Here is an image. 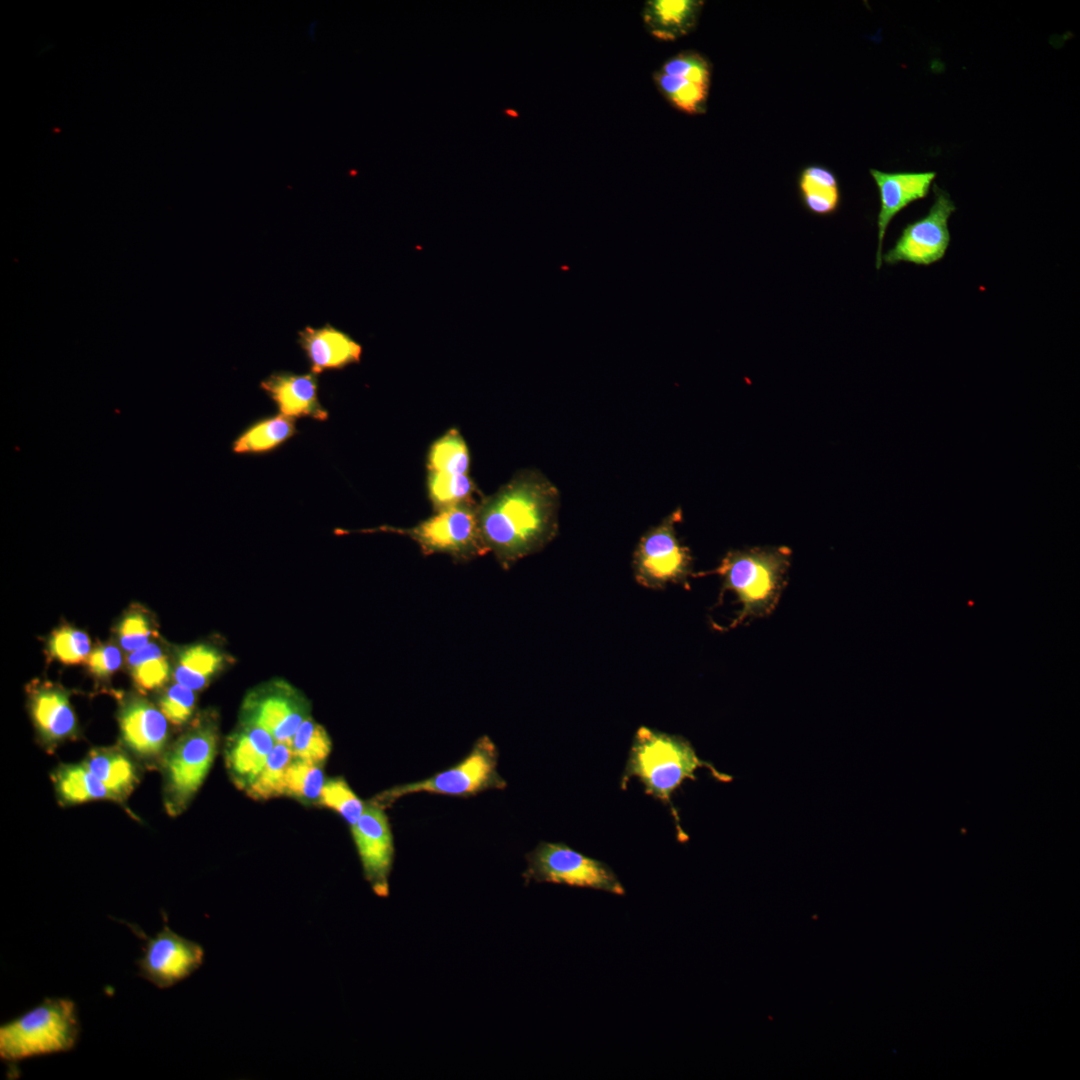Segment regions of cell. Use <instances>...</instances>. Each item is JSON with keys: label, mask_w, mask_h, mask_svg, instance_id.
Returning <instances> with one entry per match:
<instances>
[{"label": "cell", "mask_w": 1080, "mask_h": 1080, "mask_svg": "<svg viewBox=\"0 0 1080 1080\" xmlns=\"http://www.w3.org/2000/svg\"><path fill=\"white\" fill-rule=\"evenodd\" d=\"M331 746L326 730L309 717L300 724L290 744L294 758L318 765L326 760Z\"/></svg>", "instance_id": "obj_34"}, {"label": "cell", "mask_w": 1080, "mask_h": 1080, "mask_svg": "<svg viewBox=\"0 0 1080 1080\" xmlns=\"http://www.w3.org/2000/svg\"><path fill=\"white\" fill-rule=\"evenodd\" d=\"M428 494L434 511L463 503H475L477 491L469 474H445L428 471Z\"/></svg>", "instance_id": "obj_31"}, {"label": "cell", "mask_w": 1080, "mask_h": 1080, "mask_svg": "<svg viewBox=\"0 0 1080 1080\" xmlns=\"http://www.w3.org/2000/svg\"><path fill=\"white\" fill-rule=\"evenodd\" d=\"M242 716V724L263 728L276 743L290 747L295 732L308 717V705L291 686L277 681L247 695Z\"/></svg>", "instance_id": "obj_13"}, {"label": "cell", "mask_w": 1080, "mask_h": 1080, "mask_svg": "<svg viewBox=\"0 0 1080 1080\" xmlns=\"http://www.w3.org/2000/svg\"><path fill=\"white\" fill-rule=\"evenodd\" d=\"M658 70L665 74L685 77L701 86H709L710 68L708 62L697 53H678L666 60Z\"/></svg>", "instance_id": "obj_37"}, {"label": "cell", "mask_w": 1080, "mask_h": 1080, "mask_svg": "<svg viewBox=\"0 0 1080 1080\" xmlns=\"http://www.w3.org/2000/svg\"><path fill=\"white\" fill-rule=\"evenodd\" d=\"M275 740L263 728L242 724L228 737L225 763L234 784L246 790L262 771Z\"/></svg>", "instance_id": "obj_19"}, {"label": "cell", "mask_w": 1080, "mask_h": 1080, "mask_svg": "<svg viewBox=\"0 0 1080 1080\" xmlns=\"http://www.w3.org/2000/svg\"><path fill=\"white\" fill-rule=\"evenodd\" d=\"M79 1031L75 1003L67 998H46L1 1025L0 1057L12 1065L34 1056L67 1052L74 1048Z\"/></svg>", "instance_id": "obj_5"}, {"label": "cell", "mask_w": 1080, "mask_h": 1080, "mask_svg": "<svg viewBox=\"0 0 1080 1080\" xmlns=\"http://www.w3.org/2000/svg\"><path fill=\"white\" fill-rule=\"evenodd\" d=\"M525 884L554 883L624 895L625 888L604 862L588 857L564 843L541 842L526 855Z\"/></svg>", "instance_id": "obj_9"}, {"label": "cell", "mask_w": 1080, "mask_h": 1080, "mask_svg": "<svg viewBox=\"0 0 1080 1080\" xmlns=\"http://www.w3.org/2000/svg\"><path fill=\"white\" fill-rule=\"evenodd\" d=\"M29 716L40 744L53 752L79 737L78 719L69 691L58 683L33 680L26 687Z\"/></svg>", "instance_id": "obj_14"}, {"label": "cell", "mask_w": 1080, "mask_h": 1080, "mask_svg": "<svg viewBox=\"0 0 1080 1080\" xmlns=\"http://www.w3.org/2000/svg\"><path fill=\"white\" fill-rule=\"evenodd\" d=\"M798 185L801 200L812 214L826 216L837 210L840 191L837 178L829 169L817 165L806 167Z\"/></svg>", "instance_id": "obj_26"}, {"label": "cell", "mask_w": 1080, "mask_h": 1080, "mask_svg": "<svg viewBox=\"0 0 1080 1080\" xmlns=\"http://www.w3.org/2000/svg\"><path fill=\"white\" fill-rule=\"evenodd\" d=\"M298 343L315 375L359 363L363 351L349 334L328 323L319 328L306 326L298 332Z\"/></svg>", "instance_id": "obj_18"}, {"label": "cell", "mask_w": 1080, "mask_h": 1080, "mask_svg": "<svg viewBox=\"0 0 1080 1080\" xmlns=\"http://www.w3.org/2000/svg\"><path fill=\"white\" fill-rule=\"evenodd\" d=\"M497 758L495 744L488 736H482L458 764L427 779L386 790L373 802L383 807L404 795L418 792L470 796L491 788L502 789L506 783L497 771Z\"/></svg>", "instance_id": "obj_7"}, {"label": "cell", "mask_w": 1080, "mask_h": 1080, "mask_svg": "<svg viewBox=\"0 0 1080 1080\" xmlns=\"http://www.w3.org/2000/svg\"><path fill=\"white\" fill-rule=\"evenodd\" d=\"M293 758L292 750L287 744L275 743L262 771L246 789L247 794L255 800L285 795L284 775Z\"/></svg>", "instance_id": "obj_30"}, {"label": "cell", "mask_w": 1080, "mask_h": 1080, "mask_svg": "<svg viewBox=\"0 0 1080 1080\" xmlns=\"http://www.w3.org/2000/svg\"><path fill=\"white\" fill-rule=\"evenodd\" d=\"M125 665L134 687L143 695L165 687L173 669L167 648L158 638L129 653Z\"/></svg>", "instance_id": "obj_24"}, {"label": "cell", "mask_w": 1080, "mask_h": 1080, "mask_svg": "<svg viewBox=\"0 0 1080 1080\" xmlns=\"http://www.w3.org/2000/svg\"><path fill=\"white\" fill-rule=\"evenodd\" d=\"M560 495L541 472L523 470L477 504L483 540L503 569L541 551L558 532Z\"/></svg>", "instance_id": "obj_1"}, {"label": "cell", "mask_w": 1080, "mask_h": 1080, "mask_svg": "<svg viewBox=\"0 0 1080 1080\" xmlns=\"http://www.w3.org/2000/svg\"><path fill=\"white\" fill-rule=\"evenodd\" d=\"M172 676L174 681L194 691L201 690L226 664V656L207 643H196L177 650Z\"/></svg>", "instance_id": "obj_22"}, {"label": "cell", "mask_w": 1080, "mask_h": 1080, "mask_svg": "<svg viewBox=\"0 0 1080 1080\" xmlns=\"http://www.w3.org/2000/svg\"><path fill=\"white\" fill-rule=\"evenodd\" d=\"M429 472L469 474L470 453L460 432L453 428L433 442L427 457Z\"/></svg>", "instance_id": "obj_28"}, {"label": "cell", "mask_w": 1080, "mask_h": 1080, "mask_svg": "<svg viewBox=\"0 0 1080 1080\" xmlns=\"http://www.w3.org/2000/svg\"><path fill=\"white\" fill-rule=\"evenodd\" d=\"M131 929L143 936L144 954L137 961L139 975L160 989L168 988L194 973L204 961L203 947L171 930L167 922L154 936L147 937L140 930Z\"/></svg>", "instance_id": "obj_12"}, {"label": "cell", "mask_w": 1080, "mask_h": 1080, "mask_svg": "<svg viewBox=\"0 0 1080 1080\" xmlns=\"http://www.w3.org/2000/svg\"><path fill=\"white\" fill-rule=\"evenodd\" d=\"M46 649L53 660L64 665H77L85 663L92 650V644L85 631L70 624H64L50 633Z\"/></svg>", "instance_id": "obj_32"}, {"label": "cell", "mask_w": 1080, "mask_h": 1080, "mask_svg": "<svg viewBox=\"0 0 1080 1080\" xmlns=\"http://www.w3.org/2000/svg\"><path fill=\"white\" fill-rule=\"evenodd\" d=\"M934 195L928 213L902 229L893 247L882 255V262L928 266L945 256L950 244L948 220L956 207L949 194L937 185H934Z\"/></svg>", "instance_id": "obj_10"}, {"label": "cell", "mask_w": 1080, "mask_h": 1080, "mask_svg": "<svg viewBox=\"0 0 1080 1080\" xmlns=\"http://www.w3.org/2000/svg\"><path fill=\"white\" fill-rule=\"evenodd\" d=\"M880 197L877 216L878 245L876 269L882 266V247L886 230L892 219L911 203L925 198L936 178V172H883L871 169Z\"/></svg>", "instance_id": "obj_16"}, {"label": "cell", "mask_w": 1080, "mask_h": 1080, "mask_svg": "<svg viewBox=\"0 0 1080 1080\" xmlns=\"http://www.w3.org/2000/svg\"><path fill=\"white\" fill-rule=\"evenodd\" d=\"M392 532L412 539L425 555L445 554L455 561H470L489 552L478 522L477 503H463L435 511L410 528L381 526L363 532Z\"/></svg>", "instance_id": "obj_6"}, {"label": "cell", "mask_w": 1080, "mask_h": 1080, "mask_svg": "<svg viewBox=\"0 0 1080 1080\" xmlns=\"http://www.w3.org/2000/svg\"><path fill=\"white\" fill-rule=\"evenodd\" d=\"M58 802L63 806L112 800L106 786L83 763L60 764L51 773Z\"/></svg>", "instance_id": "obj_23"}, {"label": "cell", "mask_w": 1080, "mask_h": 1080, "mask_svg": "<svg viewBox=\"0 0 1080 1080\" xmlns=\"http://www.w3.org/2000/svg\"><path fill=\"white\" fill-rule=\"evenodd\" d=\"M319 802L338 812L350 825L357 822L364 809L363 802L342 778L324 783Z\"/></svg>", "instance_id": "obj_36"}, {"label": "cell", "mask_w": 1080, "mask_h": 1080, "mask_svg": "<svg viewBox=\"0 0 1080 1080\" xmlns=\"http://www.w3.org/2000/svg\"><path fill=\"white\" fill-rule=\"evenodd\" d=\"M653 79L659 92L675 108L697 114L704 110L708 87L696 84L685 77L665 74L657 70Z\"/></svg>", "instance_id": "obj_29"}, {"label": "cell", "mask_w": 1080, "mask_h": 1080, "mask_svg": "<svg viewBox=\"0 0 1080 1080\" xmlns=\"http://www.w3.org/2000/svg\"><path fill=\"white\" fill-rule=\"evenodd\" d=\"M219 741L218 721L204 712L166 750L160 762L163 800L170 816L181 814L204 782Z\"/></svg>", "instance_id": "obj_4"}, {"label": "cell", "mask_w": 1080, "mask_h": 1080, "mask_svg": "<svg viewBox=\"0 0 1080 1080\" xmlns=\"http://www.w3.org/2000/svg\"><path fill=\"white\" fill-rule=\"evenodd\" d=\"M700 768L708 769L720 782L732 780L730 775L701 759L684 737L641 726L633 737L620 786L625 790L629 780L637 778L647 795L669 807L677 839L684 843L689 837L681 826L672 796L685 780H695V772Z\"/></svg>", "instance_id": "obj_2"}, {"label": "cell", "mask_w": 1080, "mask_h": 1080, "mask_svg": "<svg viewBox=\"0 0 1080 1080\" xmlns=\"http://www.w3.org/2000/svg\"><path fill=\"white\" fill-rule=\"evenodd\" d=\"M82 763L112 793L115 802H125L139 784L140 763L123 746L92 748Z\"/></svg>", "instance_id": "obj_20"}, {"label": "cell", "mask_w": 1080, "mask_h": 1080, "mask_svg": "<svg viewBox=\"0 0 1080 1080\" xmlns=\"http://www.w3.org/2000/svg\"><path fill=\"white\" fill-rule=\"evenodd\" d=\"M261 389L276 404L279 413L291 418L307 417L319 421L328 418L318 397L317 375L278 371L261 381Z\"/></svg>", "instance_id": "obj_17"}, {"label": "cell", "mask_w": 1080, "mask_h": 1080, "mask_svg": "<svg viewBox=\"0 0 1080 1080\" xmlns=\"http://www.w3.org/2000/svg\"><path fill=\"white\" fill-rule=\"evenodd\" d=\"M351 831L365 879L377 896L387 897L394 844L383 808L374 802L364 805L359 819L351 825Z\"/></svg>", "instance_id": "obj_15"}, {"label": "cell", "mask_w": 1080, "mask_h": 1080, "mask_svg": "<svg viewBox=\"0 0 1080 1080\" xmlns=\"http://www.w3.org/2000/svg\"><path fill=\"white\" fill-rule=\"evenodd\" d=\"M789 555L785 547L730 551L709 572L722 579L721 593L732 591L742 604L731 627L750 617L767 616L775 609L785 585Z\"/></svg>", "instance_id": "obj_3"}, {"label": "cell", "mask_w": 1080, "mask_h": 1080, "mask_svg": "<svg viewBox=\"0 0 1080 1080\" xmlns=\"http://www.w3.org/2000/svg\"><path fill=\"white\" fill-rule=\"evenodd\" d=\"M117 721L122 746L146 767L160 765L169 747V722L156 703L139 692L119 701Z\"/></svg>", "instance_id": "obj_11"}, {"label": "cell", "mask_w": 1080, "mask_h": 1080, "mask_svg": "<svg viewBox=\"0 0 1080 1080\" xmlns=\"http://www.w3.org/2000/svg\"><path fill=\"white\" fill-rule=\"evenodd\" d=\"M85 665L95 680L108 681L123 665L122 650L113 642L98 643L92 648Z\"/></svg>", "instance_id": "obj_38"}, {"label": "cell", "mask_w": 1080, "mask_h": 1080, "mask_svg": "<svg viewBox=\"0 0 1080 1080\" xmlns=\"http://www.w3.org/2000/svg\"><path fill=\"white\" fill-rule=\"evenodd\" d=\"M296 433L295 419L279 413L249 426L234 440L232 450L236 454L268 453Z\"/></svg>", "instance_id": "obj_25"}, {"label": "cell", "mask_w": 1080, "mask_h": 1080, "mask_svg": "<svg viewBox=\"0 0 1080 1080\" xmlns=\"http://www.w3.org/2000/svg\"><path fill=\"white\" fill-rule=\"evenodd\" d=\"M681 519L682 511L678 508L640 538L632 558L634 578L639 585L649 589H663L670 584L689 588L692 558L676 533V524Z\"/></svg>", "instance_id": "obj_8"}, {"label": "cell", "mask_w": 1080, "mask_h": 1080, "mask_svg": "<svg viewBox=\"0 0 1080 1080\" xmlns=\"http://www.w3.org/2000/svg\"><path fill=\"white\" fill-rule=\"evenodd\" d=\"M115 643L127 654L158 638L155 616L138 603L131 604L114 627Z\"/></svg>", "instance_id": "obj_27"}, {"label": "cell", "mask_w": 1080, "mask_h": 1080, "mask_svg": "<svg viewBox=\"0 0 1080 1080\" xmlns=\"http://www.w3.org/2000/svg\"><path fill=\"white\" fill-rule=\"evenodd\" d=\"M324 775L318 764L294 758L284 775V793L304 802L319 801Z\"/></svg>", "instance_id": "obj_33"}, {"label": "cell", "mask_w": 1080, "mask_h": 1080, "mask_svg": "<svg viewBox=\"0 0 1080 1080\" xmlns=\"http://www.w3.org/2000/svg\"><path fill=\"white\" fill-rule=\"evenodd\" d=\"M702 2L693 0H649L643 7L647 31L661 40H674L693 27Z\"/></svg>", "instance_id": "obj_21"}, {"label": "cell", "mask_w": 1080, "mask_h": 1080, "mask_svg": "<svg viewBox=\"0 0 1080 1080\" xmlns=\"http://www.w3.org/2000/svg\"><path fill=\"white\" fill-rule=\"evenodd\" d=\"M155 703L170 724L181 727L193 717L196 695L194 690L174 682L158 691Z\"/></svg>", "instance_id": "obj_35"}]
</instances>
